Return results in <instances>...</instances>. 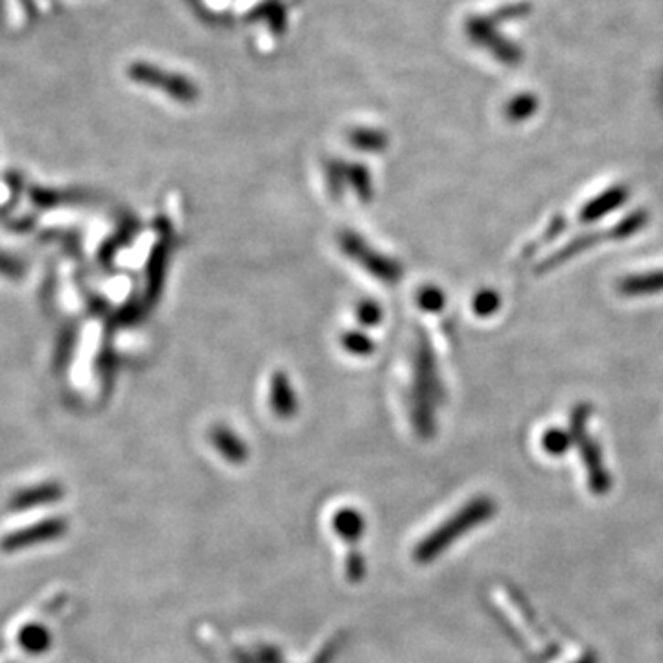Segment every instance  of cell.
Here are the masks:
<instances>
[{
  "instance_id": "cell-6",
  "label": "cell",
  "mask_w": 663,
  "mask_h": 663,
  "mask_svg": "<svg viewBox=\"0 0 663 663\" xmlns=\"http://www.w3.org/2000/svg\"><path fill=\"white\" fill-rule=\"evenodd\" d=\"M498 306V297L494 293H481L478 299H476V308L478 311H492L496 310Z\"/></svg>"
},
{
  "instance_id": "cell-2",
  "label": "cell",
  "mask_w": 663,
  "mask_h": 663,
  "mask_svg": "<svg viewBox=\"0 0 663 663\" xmlns=\"http://www.w3.org/2000/svg\"><path fill=\"white\" fill-rule=\"evenodd\" d=\"M586 418H588V409L586 407H579L574 416H572V427H574V435L577 437V440L581 442V454L584 459V465L588 468V476L592 481V489L595 492H606L608 490V474L606 468L603 467V459H601V452L599 447L595 445V440L588 435L586 431Z\"/></svg>"
},
{
  "instance_id": "cell-3",
  "label": "cell",
  "mask_w": 663,
  "mask_h": 663,
  "mask_svg": "<svg viewBox=\"0 0 663 663\" xmlns=\"http://www.w3.org/2000/svg\"><path fill=\"white\" fill-rule=\"evenodd\" d=\"M617 288L625 297H647L652 293H659L663 291V269L625 277Z\"/></svg>"
},
{
  "instance_id": "cell-1",
  "label": "cell",
  "mask_w": 663,
  "mask_h": 663,
  "mask_svg": "<svg viewBox=\"0 0 663 663\" xmlns=\"http://www.w3.org/2000/svg\"><path fill=\"white\" fill-rule=\"evenodd\" d=\"M496 512V505L490 498H476L468 501L450 520L440 523L429 536H426L415 549L416 563H431L440 552H445L456 540L463 538L470 529L490 520Z\"/></svg>"
},
{
  "instance_id": "cell-4",
  "label": "cell",
  "mask_w": 663,
  "mask_h": 663,
  "mask_svg": "<svg viewBox=\"0 0 663 663\" xmlns=\"http://www.w3.org/2000/svg\"><path fill=\"white\" fill-rule=\"evenodd\" d=\"M626 199V190L617 186V188H612L601 195H597L594 201H590L584 210H583V219L584 221H594L597 217H603L606 214H610L614 208L621 206Z\"/></svg>"
},
{
  "instance_id": "cell-5",
  "label": "cell",
  "mask_w": 663,
  "mask_h": 663,
  "mask_svg": "<svg viewBox=\"0 0 663 663\" xmlns=\"http://www.w3.org/2000/svg\"><path fill=\"white\" fill-rule=\"evenodd\" d=\"M568 442H570V437L564 431H549L543 437V447L551 454H563V452H566Z\"/></svg>"
}]
</instances>
